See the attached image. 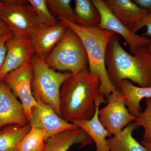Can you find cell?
Returning <instances> with one entry per match:
<instances>
[{
	"label": "cell",
	"mask_w": 151,
	"mask_h": 151,
	"mask_svg": "<svg viewBox=\"0 0 151 151\" xmlns=\"http://www.w3.org/2000/svg\"><path fill=\"white\" fill-rule=\"evenodd\" d=\"M3 4H4V1H0V10Z\"/></svg>",
	"instance_id": "31"
},
{
	"label": "cell",
	"mask_w": 151,
	"mask_h": 151,
	"mask_svg": "<svg viewBox=\"0 0 151 151\" xmlns=\"http://www.w3.org/2000/svg\"><path fill=\"white\" fill-rule=\"evenodd\" d=\"M141 8L145 10L147 14L151 13V0H133Z\"/></svg>",
	"instance_id": "27"
},
{
	"label": "cell",
	"mask_w": 151,
	"mask_h": 151,
	"mask_svg": "<svg viewBox=\"0 0 151 151\" xmlns=\"http://www.w3.org/2000/svg\"><path fill=\"white\" fill-rule=\"evenodd\" d=\"M49 9L53 16L61 17L70 22L79 25L71 0H46Z\"/></svg>",
	"instance_id": "22"
},
{
	"label": "cell",
	"mask_w": 151,
	"mask_h": 151,
	"mask_svg": "<svg viewBox=\"0 0 151 151\" xmlns=\"http://www.w3.org/2000/svg\"><path fill=\"white\" fill-rule=\"evenodd\" d=\"M96 111L94 116L89 120H73L70 123L86 132L95 143L96 151H110L107 143V138L112 135L101 124L99 119V107L101 104H107V100L103 94H100L95 101Z\"/></svg>",
	"instance_id": "14"
},
{
	"label": "cell",
	"mask_w": 151,
	"mask_h": 151,
	"mask_svg": "<svg viewBox=\"0 0 151 151\" xmlns=\"http://www.w3.org/2000/svg\"><path fill=\"white\" fill-rule=\"evenodd\" d=\"M67 29V27L59 22L53 26L35 30L28 37L34 55L44 60L64 37Z\"/></svg>",
	"instance_id": "12"
},
{
	"label": "cell",
	"mask_w": 151,
	"mask_h": 151,
	"mask_svg": "<svg viewBox=\"0 0 151 151\" xmlns=\"http://www.w3.org/2000/svg\"><path fill=\"white\" fill-rule=\"evenodd\" d=\"M105 63L110 81L116 88L125 79L139 87H151V52L147 46L130 54L122 47L116 34L108 43Z\"/></svg>",
	"instance_id": "2"
},
{
	"label": "cell",
	"mask_w": 151,
	"mask_h": 151,
	"mask_svg": "<svg viewBox=\"0 0 151 151\" xmlns=\"http://www.w3.org/2000/svg\"><path fill=\"white\" fill-rule=\"evenodd\" d=\"M9 31V27L0 17V37Z\"/></svg>",
	"instance_id": "28"
},
{
	"label": "cell",
	"mask_w": 151,
	"mask_h": 151,
	"mask_svg": "<svg viewBox=\"0 0 151 151\" xmlns=\"http://www.w3.org/2000/svg\"><path fill=\"white\" fill-rule=\"evenodd\" d=\"M93 1L98 9L101 17L97 27L121 36L129 46L131 54H134L140 47L148 45L150 39L144 36L138 35L127 28L112 14L105 1L93 0Z\"/></svg>",
	"instance_id": "9"
},
{
	"label": "cell",
	"mask_w": 151,
	"mask_h": 151,
	"mask_svg": "<svg viewBox=\"0 0 151 151\" xmlns=\"http://www.w3.org/2000/svg\"><path fill=\"white\" fill-rule=\"evenodd\" d=\"M13 35V33L10 31H9L0 37V72L2 68L5 60L7 50V41Z\"/></svg>",
	"instance_id": "26"
},
{
	"label": "cell",
	"mask_w": 151,
	"mask_h": 151,
	"mask_svg": "<svg viewBox=\"0 0 151 151\" xmlns=\"http://www.w3.org/2000/svg\"><path fill=\"white\" fill-rule=\"evenodd\" d=\"M147 27V31L144 33L143 36L151 38V13L146 14L141 18L136 23L133 32L136 33L144 27Z\"/></svg>",
	"instance_id": "25"
},
{
	"label": "cell",
	"mask_w": 151,
	"mask_h": 151,
	"mask_svg": "<svg viewBox=\"0 0 151 151\" xmlns=\"http://www.w3.org/2000/svg\"><path fill=\"white\" fill-rule=\"evenodd\" d=\"M146 108L135 121L144 130L143 141L151 142V98L145 99Z\"/></svg>",
	"instance_id": "24"
},
{
	"label": "cell",
	"mask_w": 151,
	"mask_h": 151,
	"mask_svg": "<svg viewBox=\"0 0 151 151\" xmlns=\"http://www.w3.org/2000/svg\"><path fill=\"white\" fill-rule=\"evenodd\" d=\"M112 14L133 32L137 22L147 12L131 0H105Z\"/></svg>",
	"instance_id": "16"
},
{
	"label": "cell",
	"mask_w": 151,
	"mask_h": 151,
	"mask_svg": "<svg viewBox=\"0 0 151 151\" xmlns=\"http://www.w3.org/2000/svg\"><path fill=\"white\" fill-rule=\"evenodd\" d=\"M116 88L126 97V105L130 113L137 118L139 117L142 112L141 101L143 99L151 98V87L136 86L131 81L125 79Z\"/></svg>",
	"instance_id": "18"
},
{
	"label": "cell",
	"mask_w": 151,
	"mask_h": 151,
	"mask_svg": "<svg viewBox=\"0 0 151 151\" xmlns=\"http://www.w3.org/2000/svg\"><path fill=\"white\" fill-rule=\"evenodd\" d=\"M32 6L39 19L45 27L55 25L58 23L49 9L46 0H28Z\"/></svg>",
	"instance_id": "23"
},
{
	"label": "cell",
	"mask_w": 151,
	"mask_h": 151,
	"mask_svg": "<svg viewBox=\"0 0 151 151\" xmlns=\"http://www.w3.org/2000/svg\"><path fill=\"white\" fill-rule=\"evenodd\" d=\"M25 126L11 125L0 129V151H16L19 143L31 129Z\"/></svg>",
	"instance_id": "19"
},
{
	"label": "cell",
	"mask_w": 151,
	"mask_h": 151,
	"mask_svg": "<svg viewBox=\"0 0 151 151\" xmlns=\"http://www.w3.org/2000/svg\"><path fill=\"white\" fill-rule=\"evenodd\" d=\"M150 39V42H149L148 45H147V48L149 51L151 52V38Z\"/></svg>",
	"instance_id": "30"
},
{
	"label": "cell",
	"mask_w": 151,
	"mask_h": 151,
	"mask_svg": "<svg viewBox=\"0 0 151 151\" xmlns=\"http://www.w3.org/2000/svg\"><path fill=\"white\" fill-rule=\"evenodd\" d=\"M32 78V63H29L8 73L3 80L14 95L20 100L28 122L32 109L37 105L33 94Z\"/></svg>",
	"instance_id": "8"
},
{
	"label": "cell",
	"mask_w": 151,
	"mask_h": 151,
	"mask_svg": "<svg viewBox=\"0 0 151 151\" xmlns=\"http://www.w3.org/2000/svg\"><path fill=\"white\" fill-rule=\"evenodd\" d=\"M58 21L73 30L81 39L87 52L89 70L100 81V92L108 99L116 89L108 76L105 56L109 42L116 34L99 28L81 26L68 21L61 17H57Z\"/></svg>",
	"instance_id": "3"
},
{
	"label": "cell",
	"mask_w": 151,
	"mask_h": 151,
	"mask_svg": "<svg viewBox=\"0 0 151 151\" xmlns=\"http://www.w3.org/2000/svg\"><path fill=\"white\" fill-rule=\"evenodd\" d=\"M44 130L32 127L19 143L16 151H43L46 146Z\"/></svg>",
	"instance_id": "21"
},
{
	"label": "cell",
	"mask_w": 151,
	"mask_h": 151,
	"mask_svg": "<svg viewBox=\"0 0 151 151\" xmlns=\"http://www.w3.org/2000/svg\"><path fill=\"white\" fill-rule=\"evenodd\" d=\"M0 17L13 35L28 38L35 30L46 27L37 15L28 1L4 0Z\"/></svg>",
	"instance_id": "6"
},
{
	"label": "cell",
	"mask_w": 151,
	"mask_h": 151,
	"mask_svg": "<svg viewBox=\"0 0 151 151\" xmlns=\"http://www.w3.org/2000/svg\"><path fill=\"white\" fill-rule=\"evenodd\" d=\"M126 101L125 95L116 88L107 99V105L99 109V120L112 136L137 120L126 108Z\"/></svg>",
	"instance_id": "7"
},
{
	"label": "cell",
	"mask_w": 151,
	"mask_h": 151,
	"mask_svg": "<svg viewBox=\"0 0 151 151\" xmlns=\"http://www.w3.org/2000/svg\"><path fill=\"white\" fill-rule=\"evenodd\" d=\"M100 86V79L91 74L89 69L66 79L60 93L62 119L68 122L92 119L96 111L95 100L101 94Z\"/></svg>",
	"instance_id": "1"
},
{
	"label": "cell",
	"mask_w": 151,
	"mask_h": 151,
	"mask_svg": "<svg viewBox=\"0 0 151 151\" xmlns=\"http://www.w3.org/2000/svg\"><path fill=\"white\" fill-rule=\"evenodd\" d=\"M34 97L37 105L32 109L29 124L31 127L45 131V142L49 138L61 132L78 128L58 116L50 105L43 103L39 97Z\"/></svg>",
	"instance_id": "10"
},
{
	"label": "cell",
	"mask_w": 151,
	"mask_h": 151,
	"mask_svg": "<svg viewBox=\"0 0 151 151\" xmlns=\"http://www.w3.org/2000/svg\"><path fill=\"white\" fill-rule=\"evenodd\" d=\"M5 60L0 72V81L8 73L26 63H32L33 52L28 38L13 35L6 42Z\"/></svg>",
	"instance_id": "11"
},
{
	"label": "cell",
	"mask_w": 151,
	"mask_h": 151,
	"mask_svg": "<svg viewBox=\"0 0 151 151\" xmlns=\"http://www.w3.org/2000/svg\"><path fill=\"white\" fill-rule=\"evenodd\" d=\"M44 61L53 70L70 72L73 75L89 69L84 45L77 34L68 27L64 37Z\"/></svg>",
	"instance_id": "4"
},
{
	"label": "cell",
	"mask_w": 151,
	"mask_h": 151,
	"mask_svg": "<svg viewBox=\"0 0 151 151\" xmlns=\"http://www.w3.org/2000/svg\"><path fill=\"white\" fill-rule=\"evenodd\" d=\"M93 142L86 132L78 128L61 132L49 138L43 151H68L75 144L80 145L82 147Z\"/></svg>",
	"instance_id": "15"
},
{
	"label": "cell",
	"mask_w": 151,
	"mask_h": 151,
	"mask_svg": "<svg viewBox=\"0 0 151 151\" xmlns=\"http://www.w3.org/2000/svg\"><path fill=\"white\" fill-rule=\"evenodd\" d=\"M141 144L143 146L146 147L149 150V151H151V142H146L145 141L143 140L141 142Z\"/></svg>",
	"instance_id": "29"
},
{
	"label": "cell",
	"mask_w": 151,
	"mask_h": 151,
	"mask_svg": "<svg viewBox=\"0 0 151 151\" xmlns=\"http://www.w3.org/2000/svg\"><path fill=\"white\" fill-rule=\"evenodd\" d=\"M32 64L33 78L32 87L34 96L48 104L62 118L60 105V93L63 82L73 74L70 72H57L49 67L44 60L34 55Z\"/></svg>",
	"instance_id": "5"
},
{
	"label": "cell",
	"mask_w": 151,
	"mask_h": 151,
	"mask_svg": "<svg viewBox=\"0 0 151 151\" xmlns=\"http://www.w3.org/2000/svg\"><path fill=\"white\" fill-rule=\"evenodd\" d=\"M139 127L136 122L130 123L117 134L107 139L110 151H149L136 140L133 133Z\"/></svg>",
	"instance_id": "17"
},
{
	"label": "cell",
	"mask_w": 151,
	"mask_h": 151,
	"mask_svg": "<svg viewBox=\"0 0 151 151\" xmlns=\"http://www.w3.org/2000/svg\"><path fill=\"white\" fill-rule=\"evenodd\" d=\"M74 9L79 25L88 27H97L101 17L93 0H75Z\"/></svg>",
	"instance_id": "20"
},
{
	"label": "cell",
	"mask_w": 151,
	"mask_h": 151,
	"mask_svg": "<svg viewBox=\"0 0 151 151\" xmlns=\"http://www.w3.org/2000/svg\"><path fill=\"white\" fill-rule=\"evenodd\" d=\"M29 124L22 105L4 81H0V129Z\"/></svg>",
	"instance_id": "13"
}]
</instances>
